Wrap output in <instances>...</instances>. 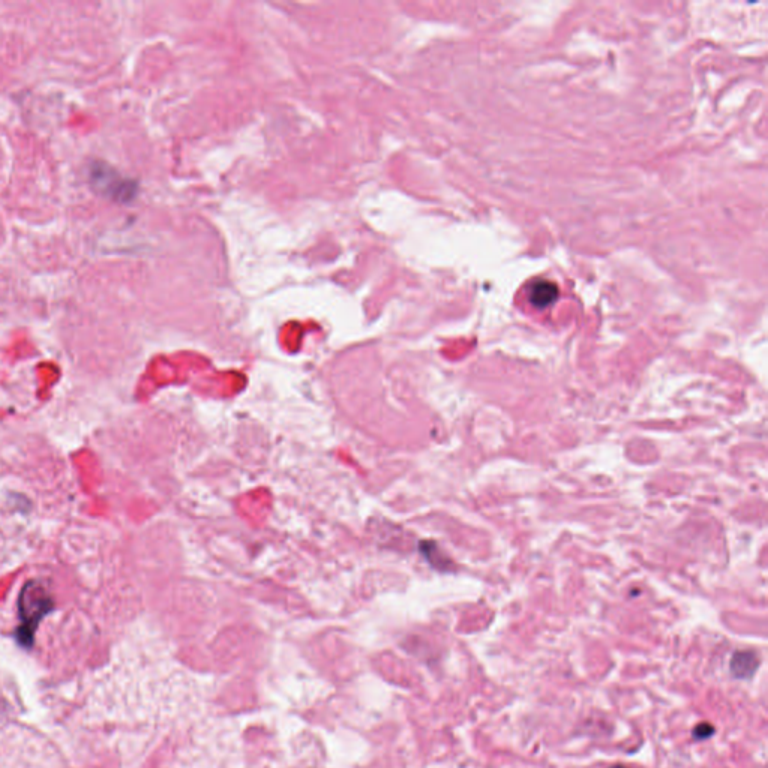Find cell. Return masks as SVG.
Listing matches in <instances>:
<instances>
[{"mask_svg":"<svg viewBox=\"0 0 768 768\" xmlns=\"http://www.w3.org/2000/svg\"><path fill=\"white\" fill-rule=\"evenodd\" d=\"M53 606V599L41 582L29 581L23 585L18 596L20 626L15 632V638L21 647H32L38 624L53 609Z\"/></svg>","mask_w":768,"mask_h":768,"instance_id":"cell-1","label":"cell"},{"mask_svg":"<svg viewBox=\"0 0 768 768\" xmlns=\"http://www.w3.org/2000/svg\"><path fill=\"white\" fill-rule=\"evenodd\" d=\"M90 179H92L95 188L101 191L102 194L113 198V200L123 201V203L132 200L135 192H137L135 182L120 176L119 173H116L113 168L107 167V165L95 164V167L92 168Z\"/></svg>","mask_w":768,"mask_h":768,"instance_id":"cell-2","label":"cell"},{"mask_svg":"<svg viewBox=\"0 0 768 768\" xmlns=\"http://www.w3.org/2000/svg\"><path fill=\"white\" fill-rule=\"evenodd\" d=\"M558 299V287L549 279H536L528 288V300L536 308L543 309L551 306Z\"/></svg>","mask_w":768,"mask_h":768,"instance_id":"cell-3","label":"cell"},{"mask_svg":"<svg viewBox=\"0 0 768 768\" xmlns=\"http://www.w3.org/2000/svg\"><path fill=\"white\" fill-rule=\"evenodd\" d=\"M756 666H758V659H756L753 651H740L732 657L731 671L737 677H749L755 671Z\"/></svg>","mask_w":768,"mask_h":768,"instance_id":"cell-4","label":"cell"}]
</instances>
